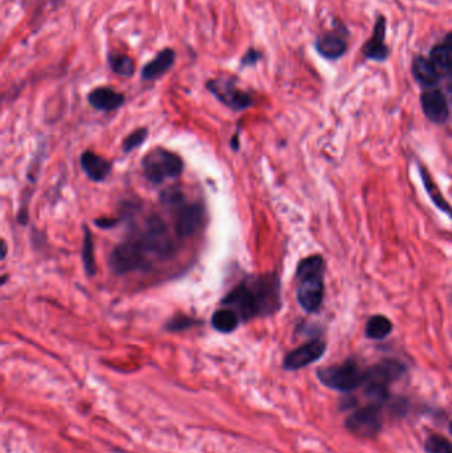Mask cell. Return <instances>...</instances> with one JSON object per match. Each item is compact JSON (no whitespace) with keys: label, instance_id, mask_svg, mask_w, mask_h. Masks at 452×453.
<instances>
[{"label":"cell","instance_id":"cell-1","mask_svg":"<svg viewBox=\"0 0 452 453\" xmlns=\"http://www.w3.org/2000/svg\"><path fill=\"white\" fill-rule=\"evenodd\" d=\"M177 251L168 223L151 215L142 228L118 244L109 256V266L115 274L149 271L161 260H168Z\"/></svg>","mask_w":452,"mask_h":453},{"label":"cell","instance_id":"cell-2","mask_svg":"<svg viewBox=\"0 0 452 453\" xmlns=\"http://www.w3.org/2000/svg\"><path fill=\"white\" fill-rule=\"evenodd\" d=\"M221 305L232 309L244 322L272 316L282 305L277 274H253L243 278L221 298Z\"/></svg>","mask_w":452,"mask_h":453},{"label":"cell","instance_id":"cell-3","mask_svg":"<svg viewBox=\"0 0 452 453\" xmlns=\"http://www.w3.org/2000/svg\"><path fill=\"white\" fill-rule=\"evenodd\" d=\"M161 201L174 218L177 237L187 239L199 231L204 219V208L200 203H190L178 187L162 191Z\"/></svg>","mask_w":452,"mask_h":453},{"label":"cell","instance_id":"cell-4","mask_svg":"<svg viewBox=\"0 0 452 453\" xmlns=\"http://www.w3.org/2000/svg\"><path fill=\"white\" fill-rule=\"evenodd\" d=\"M185 169L183 159L177 153L163 148L150 150L142 158V170L153 184H162L166 180L177 178Z\"/></svg>","mask_w":452,"mask_h":453},{"label":"cell","instance_id":"cell-5","mask_svg":"<svg viewBox=\"0 0 452 453\" xmlns=\"http://www.w3.org/2000/svg\"><path fill=\"white\" fill-rule=\"evenodd\" d=\"M317 375L326 387L344 392L356 390L365 382V371L359 369L357 363L353 360L321 369Z\"/></svg>","mask_w":452,"mask_h":453},{"label":"cell","instance_id":"cell-6","mask_svg":"<svg viewBox=\"0 0 452 453\" xmlns=\"http://www.w3.org/2000/svg\"><path fill=\"white\" fill-rule=\"evenodd\" d=\"M206 88L223 105L235 112L247 110L253 105V95L241 89L238 80L232 76H219L216 78L209 80Z\"/></svg>","mask_w":452,"mask_h":453},{"label":"cell","instance_id":"cell-7","mask_svg":"<svg viewBox=\"0 0 452 453\" xmlns=\"http://www.w3.org/2000/svg\"><path fill=\"white\" fill-rule=\"evenodd\" d=\"M350 433L357 435L359 437L371 439L378 435L382 428V413L381 407L368 404L362 408H358L353 412L345 423Z\"/></svg>","mask_w":452,"mask_h":453},{"label":"cell","instance_id":"cell-8","mask_svg":"<svg viewBox=\"0 0 452 453\" xmlns=\"http://www.w3.org/2000/svg\"><path fill=\"white\" fill-rule=\"evenodd\" d=\"M323 274H296L299 280V288H297V300L301 307L312 313L315 312L324 298V283H323Z\"/></svg>","mask_w":452,"mask_h":453},{"label":"cell","instance_id":"cell-9","mask_svg":"<svg viewBox=\"0 0 452 453\" xmlns=\"http://www.w3.org/2000/svg\"><path fill=\"white\" fill-rule=\"evenodd\" d=\"M325 342L315 339L291 351L284 359V367L291 371L303 369L321 358L325 353Z\"/></svg>","mask_w":452,"mask_h":453},{"label":"cell","instance_id":"cell-10","mask_svg":"<svg viewBox=\"0 0 452 453\" xmlns=\"http://www.w3.org/2000/svg\"><path fill=\"white\" fill-rule=\"evenodd\" d=\"M405 372V367L400 362L395 360H385L376 366H371L365 371V382L364 384H382L388 386L393 380L400 378Z\"/></svg>","mask_w":452,"mask_h":453},{"label":"cell","instance_id":"cell-11","mask_svg":"<svg viewBox=\"0 0 452 453\" xmlns=\"http://www.w3.org/2000/svg\"><path fill=\"white\" fill-rule=\"evenodd\" d=\"M88 102L95 110L115 112L125 104V95L108 86H100L88 95Z\"/></svg>","mask_w":452,"mask_h":453},{"label":"cell","instance_id":"cell-12","mask_svg":"<svg viewBox=\"0 0 452 453\" xmlns=\"http://www.w3.org/2000/svg\"><path fill=\"white\" fill-rule=\"evenodd\" d=\"M81 167L84 170L85 175L95 183H101L109 177L112 172V163L110 160L95 154L93 151L86 150L81 154L80 158Z\"/></svg>","mask_w":452,"mask_h":453},{"label":"cell","instance_id":"cell-13","mask_svg":"<svg viewBox=\"0 0 452 453\" xmlns=\"http://www.w3.org/2000/svg\"><path fill=\"white\" fill-rule=\"evenodd\" d=\"M177 54L173 48H165L157 56L149 61L141 71V77L145 81H153L162 77L163 74L168 73L175 63Z\"/></svg>","mask_w":452,"mask_h":453},{"label":"cell","instance_id":"cell-14","mask_svg":"<svg viewBox=\"0 0 452 453\" xmlns=\"http://www.w3.org/2000/svg\"><path fill=\"white\" fill-rule=\"evenodd\" d=\"M422 107L426 117L435 124H443L448 118V105L439 90H430L422 95Z\"/></svg>","mask_w":452,"mask_h":453},{"label":"cell","instance_id":"cell-15","mask_svg":"<svg viewBox=\"0 0 452 453\" xmlns=\"http://www.w3.org/2000/svg\"><path fill=\"white\" fill-rule=\"evenodd\" d=\"M385 20L379 18L374 27V33L365 47V56L373 60H385L388 56V47L385 45Z\"/></svg>","mask_w":452,"mask_h":453},{"label":"cell","instance_id":"cell-16","mask_svg":"<svg viewBox=\"0 0 452 453\" xmlns=\"http://www.w3.org/2000/svg\"><path fill=\"white\" fill-rule=\"evenodd\" d=\"M315 47L326 59H338L347 51V42L336 33H329L320 37Z\"/></svg>","mask_w":452,"mask_h":453},{"label":"cell","instance_id":"cell-17","mask_svg":"<svg viewBox=\"0 0 452 453\" xmlns=\"http://www.w3.org/2000/svg\"><path fill=\"white\" fill-rule=\"evenodd\" d=\"M241 322L242 321L239 316L230 307L218 309L211 318L212 327L223 334H230L232 331H235Z\"/></svg>","mask_w":452,"mask_h":453},{"label":"cell","instance_id":"cell-18","mask_svg":"<svg viewBox=\"0 0 452 453\" xmlns=\"http://www.w3.org/2000/svg\"><path fill=\"white\" fill-rule=\"evenodd\" d=\"M412 73L415 78L426 86H431L438 83L439 72L438 68L434 65L431 60L424 57H417L412 64Z\"/></svg>","mask_w":452,"mask_h":453},{"label":"cell","instance_id":"cell-19","mask_svg":"<svg viewBox=\"0 0 452 453\" xmlns=\"http://www.w3.org/2000/svg\"><path fill=\"white\" fill-rule=\"evenodd\" d=\"M108 64L113 73L122 76V77H132L136 73V63L127 53L112 52L108 53Z\"/></svg>","mask_w":452,"mask_h":453},{"label":"cell","instance_id":"cell-20","mask_svg":"<svg viewBox=\"0 0 452 453\" xmlns=\"http://www.w3.org/2000/svg\"><path fill=\"white\" fill-rule=\"evenodd\" d=\"M84 231V239H83V249H81V257H83V264H84L85 273L89 277H93L97 273V266H95V242L92 237V232L89 227L84 224L83 227Z\"/></svg>","mask_w":452,"mask_h":453},{"label":"cell","instance_id":"cell-21","mask_svg":"<svg viewBox=\"0 0 452 453\" xmlns=\"http://www.w3.org/2000/svg\"><path fill=\"white\" fill-rule=\"evenodd\" d=\"M393 329L389 318L385 316L371 317L366 324V336L371 339L388 337Z\"/></svg>","mask_w":452,"mask_h":453},{"label":"cell","instance_id":"cell-22","mask_svg":"<svg viewBox=\"0 0 452 453\" xmlns=\"http://www.w3.org/2000/svg\"><path fill=\"white\" fill-rule=\"evenodd\" d=\"M431 61L438 69H452V42L436 45L432 49Z\"/></svg>","mask_w":452,"mask_h":453},{"label":"cell","instance_id":"cell-23","mask_svg":"<svg viewBox=\"0 0 452 453\" xmlns=\"http://www.w3.org/2000/svg\"><path fill=\"white\" fill-rule=\"evenodd\" d=\"M149 136V130L146 127H139V129H136L133 133H130L122 142V150L124 153H132L133 150L136 148H141L146 138Z\"/></svg>","mask_w":452,"mask_h":453},{"label":"cell","instance_id":"cell-24","mask_svg":"<svg viewBox=\"0 0 452 453\" xmlns=\"http://www.w3.org/2000/svg\"><path fill=\"white\" fill-rule=\"evenodd\" d=\"M422 177H423L424 186H426V189L429 191V194H430V196H431L432 201H434V203H435V204H436L442 211L446 212V213H448V215H452L451 207L447 204V201L443 199L441 191L436 189V186H435V183L432 182L431 178H430L424 171H423Z\"/></svg>","mask_w":452,"mask_h":453},{"label":"cell","instance_id":"cell-25","mask_svg":"<svg viewBox=\"0 0 452 453\" xmlns=\"http://www.w3.org/2000/svg\"><path fill=\"white\" fill-rule=\"evenodd\" d=\"M203 324V321L200 319H195L192 317L185 316V314H177L175 317H173L168 324L165 329L168 331H183L186 329H190V327L197 326V325H200Z\"/></svg>","mask_w":452,"mask_h":453},{"label":"cell","instance_id":"cell-26","mask_svg":"<svg viewBox=\"0 0 452 453\" xmlns=\"http://www.w3.org/2000/svg\"><path fill=\"white\" fill-rule=\"evenodd\" d=\"M426 451L427 453H452V443L446 437L432 435L426 440Z\"/></svg>","mask_w":452,"mask_h":453},{"label":"cell","instance_id":"cell-27","mask_svg":"<svg viewBox=\"0 0 452 453\" xmlns=\"http://www.w3.org/2000/svg\"><path fill=\"white\" fill-rule=\"evenodd\" d=\"M262 57H263V54H262L260 51L251 48V49H248V51L245 52V54L243 56L242 60H241V65H242V66L255 65V64L259 63V61L262 60Z\"/></svg>","mask_w":452,"mask_h":453},{"label":"cell","instance_id":"cell-28","mask_svg":"<svg viewBox=\"0 0 452 453\" xmlns=\"http://www.w3.org/2000/svg\"><path fill=\"white\" fill-rule=\"evenodd\" d=\"M95 224L98 227V228H103V230H110L113 227H116L118 224V219H112V218H100L95 220Z\"/></svg>","mask_w":452,"mask_h":453},{"label":"cell","instance_id":"cell-29","mask_svg":"<svg viewBox=\"0 0 452 453\" xmlns=\"http://www.w3.org/2000/svg\"><path fill=\"white\" fill-rule=\"evenodd\" d=\"M231 148L233 150H239V139H238V134L235 136V138L231 139Z\"/></svg>","mask_w":452,"mask_h":453},{"label":"cell","instance_id":"cell-30","mask_svg":"<svg viewBox=\"0 0 452 453\" xmlns=\"http://www.w3.org/2000/svg\"><path fill=\"white\" fill-rule=\"evenodd\" d=\"M6 253H7V245L6 242H3V259H6Z\"/></svg>","mask_w":452,"mask_h":453},{"label":"cell","instance_id":"cell-31","mask_svg":"<svg viewBox=\"0 0 452 453\" xmlns=\"http://www.w3.org/2000/svg\"><path fill=\"white\" fill-rule=\"evenodd\" d=\"M450 433H452V422L451 424H450Z\"/></svg>","mask_w":452,"mask_h":453}]
</instances>
